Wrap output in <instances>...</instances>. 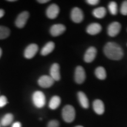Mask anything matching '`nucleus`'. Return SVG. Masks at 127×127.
<instances>
[{
	"instance_id": "31",
	"label": "nucleus",
	"mask_w": 127,
	"mask_h": 127,
	"mask_svg": "<svg viewBox=\"0 0 127 127\" xmlns=\"http://www.w3.org/2000/svg\"><path fill=\"white\" fill-rule=\"evenodd\" d=\"M1 55H2V50H1V48H0V58H1Z\"/></svg>"
},
{
	"instance_id": "29",
	"label": "nucleus",
	"mask_w": 127,
	"mask_h": 127,
	"mask_svg": "<svg viewBox=\"0 0 127 127\" xmlns=\"http://www.w3.org/2000/svg\"><path fill=\"white\" fill-rule=\"evenodd\" d=\"M5 14V11L3 9H0V18H1Z\"/></svg>"
},
{
	"instance_id": "13",
	"label": "nucleus",
	"mask_w": 127,
	"mask_h": 127,
	"mask_svg": "<svg viewBox=\"0 0 127 127\" xmlns=\"http://www.w3.org/2000/svg\"><path fill=\"white\" fill-rule=\"evenodd\" d=\"M50 77L54 81H59L61 79V75H60V65L58 64L54 63L51 66L50 71Z\"/></svg>"
},
{
	"instance_id": "8",
	"label": "nucleus",
	"mask_w": 127,
	"mask_h": 127,
	"mask_svg": "<svg viewBox=\"0 0 127 127\" xmlns=\"http://www.w3.org/2000/svg\"><path fill=\"white\" fill-rule=\"evenodd\" d=\"M86 78L85 71L81 66H78L75 71V81L77 84L83 83Z\"/></svg>"
},
{
	"instance_id": "11",
	"label": "nucleus",
	"mask_w": 127,
	"mask_h": 127,
	"mask_svg": "<svg viewBox=\"0 0 127 127\" xmlns=\"http://www.w3.org/2000/svg\"><path fill=\"white\" fill-rule=\"evenodd\" d=\"M96 52V49L95 47H91L89 48L84 55V61L87 63H92L95 58Z\"/></svg>"
},
{
	"instance_id": "14",
	"label": "nucleus",
	"mask_w": 127,
	"mask_h": 127,
	"mask_svg": "<svg viewBox=\"0 0 127 127\" xmlns=\"http://www.w3.org/2000/svg\"><path fill=\"white\" fill-rule=\"evenodd\" d=\"M93 107L94 110L98 115H102L104 113L105 107L104 103L101 100L96 99L93 102Z\"/></svg>"
},
{
	"instance_id": "33",
	"label": "nucleus",
	"mask_w": 127,
	"mask_h": 127,
	"mask_svg": "<svg viewBox=\"0 0 127 127\" xmlns=\"http://www.w3.org/2000/svg\"><path fill=\"white\" fill-rule=\"evenodd\" d=\"M84 127L81 126V125H77V126H76V127Z\"/></svg>"
},
{
	"instance_id": "27",
	"label": "nucleus",
	"mask_w": 127,
	"mask_h": 127,
	"mask_svg": "<svg viewBox=\"0 0 127 127\" xmlns=\"http://www.w3.org/2000/svg\"><path fill=\"white\" fill-rule=\"evenodd\" d=\"M86 2L91 5H95L99 2V1H98V0H87Z\"/></svg>"
},
{
	"instance_id": "6",
	"label": "nucleus",
	"mask_w": 127,
	"mask_h": 127,
	"mask_svg": "<svg viewBox=\"0 0 127 127\" xmlns=\"http://www.w3.org/2000/svg\"><path fill=\"white\" fill-rule=\"evenodd\" d=\"M38 50V46L35 44H31L27 47L24 52V55L27 59H31Z\"/></svg>"
},
{
	"instance_id": "17",
	"label": "nucleus",
	"mask_w": 127,
	"mask_h": 127,
	"mask_svg": "<svg viewBox=\"0 0 127 127\" xmlns=\"http://www.w3.org/2000/svg\"><path fill=\"white\" fill-rule=\"evenodd\" d=\"M61 102V99L60 96L55 95L51 98L50 102H49V108L52 110H55L59 107Z\"/></svg>"
},
{
	"instance_id": "22",
	"label": "nucleus",
	"mask_w": 127,
	"mask_h": 127,
	"mask_svg": "<svg viewBox=\"0 0 127 127\" xmlns=\"http://www.w3.org/2000/svg\"><path fill=\"white\" fill-rule=\"evenodd\" d=\"M10 34V30L4 26H0V39H4L8 37Z\"/></svg>"
},
{
	"instance_id": "28",
	"label": "nucleus",
	"mask_w": 127,
	"mask_h": 127,
	"mask_svg": "<svg viewBox=\"0 0 127 127\" xmlns=\"http://www.w3.org/2000/svg\"><path fill=\"white\" fill-rule=\"evenodd\" d=\"M11 127H22V124L20 122H15L12 124Z\"/></svg>"
},
{
	"instance_id": "30",
	"label": "nucleus",
	"mask_w": 127,
	"mask_h": 127,
	"mask_svg": "<svg viewBox=\"0 0 127 127\" xmlns=\"http://www.w3.org/2000/svg\"><path fill=\"white\" fill-rule=\"evenodd\" d=\"M49 0H38V2L39 3H41V4H44V3H47L48 2H49Z\"/></svg>"
},
{
	"instance_id": "32",
	"label": "nucleus",
	"mask_w": 127,
	"mask_h": 127,
	"mask_svg": "<svg viewBox=\"0 0 127 127\" xmlns=\"http://www.w3.org/2000/svg\"><path fill=\"white\" fill-rule=\"evenodd\" d=\"M9 1V2H14V1H13V0H9V1Z\"/></svg>"
},
{
	"instance_id": "7",
	"label": "nucleus",
	"mask_w": 127,
	"mask_h": 127,
	"mask_svg": "<svg viewBox=\"0 0 127 127\" xmlns=\"http://www.w3.org/2000/svg\"><path fill=\"white\" fill-rule=\"evenodd\" d=\"M54 81L50 76L42 75L38 80V84L42 88H50L53 85Z\"/></svg>"
},
{
	"instance_id": "3",
	"label": "nucleus",
	"mask_w": 127,
	"mask_h": 127,
	"mask_svg": "<svg viewBox=\"0 0 127 127\" xmlns=\"http://www.w3.org/2000/svg\"><path fill=\"white\" fill-rule=\"evenodd\" d=\"M32 101L34 105L37 108H42L46 104V98L42 91H36L32 95Z\"/></svg>"
},
{
	"instance_id": "23",
	"label": "nucleus",
	"mask_w": 127,
	"mask_h": 127,
	"mask_svg": "<svg viewBox=\"0 0 127 127\" xmlns=\"http://www.w3.org/2000/svg\"><path fill=\"white\" fill-rule=\"evenodd\" d=\"M108 9L112 15H117L118 12V6H117V3L114 1L111 2L108 5Z\"/></svg>"
},
{
	"instance_id": "5",
	"label": "nucleus",
	"mask_w": 127,
	"mask_h": 127,
	"mask_svg": "<svg viewBox=\"0 0 127 127\" xmlns=\"http://www.w3.org/2000/svg\"><path fill=\"white\" fill-rule=\"evenodd\" d=\"M84 13L80 8L75 7L72 9L71 12V18L75 23H80L84 20Z\"/></svg>"
},
{
	"instance_id": "24",
	"label": "nucleus",
	"mask_w": 127,
	"mask_h": 127,
	"mask_svg": "<svg viewBox=\"0 0 127 127\" xmlns=\"http://www.w3.org/2000/svg\"><path fill=\"white\" fill-rule=\"evenodd\" d=\"M120 11L124 15H127V1H125L121 4Z\"/></svg>"
},
{
	"instance_id": "15",
	"label": "nucleus",
	"mask_w": 127,
	"mask_h": 127,
	"mask_svg": "<svg viewBox=\"0 0 127 127\" xmlns=\"http://www.w3.org/2000/svg\"><path fill=\"white\" fill-rule=\"evenodd\" d=\"M102 30L101 25L98 23H93L88 25L87 28V32L89 34L94 35L98 34Z\"/></svg>"
},
{
	"instance_id": "26",
	"label": "nucleus",
	"mask_w": 127,
	"mask_h": 127,
	"mask_svg": "<svg viewBox=\"0 0 127 127\" xmlns=\"http://www.w3.org/2000/svg\"><path fill=\"white\" fill-rule=\"evenodd\" d=\"M60 123L58 120H51L47 124V127H59Z\"/></svg>"
},
{
	"instance_id": "2",
	"label": "nucleus",
	"mask_w": 127,
	"mask_h": 127,
	"mask_svg": "<svg viewBox=\"0 0 127 127\" xmlns=\"http://www.w3.org/2000/svg\"><path fill=\"white\" fill-rule=\"evenodd\" d=\"M62 117L64 121L67 123H71L75 118V110L70 105H67L62 110Z\"/></svg>"
},
{
	"instance_id": "1",
	"label": "nucleus",
	"mask_w": 127,
	"mask_h": 127,
	"mask_svg": "<svg viewBox=\"0 0 127 127\" xmlns=\"http://www.w3.org/2000/svg\"><path fill=\"white\" fill-rule=\"evenodd\" d=\"M104 52L107 57L112 60H120L123 57V49L115 42H108L105 45Z\"/></svg>"
},
{
	"instance_id": "9",
	"label": "nucleus",
	"mask_w": 127,
	"mask_h": 127,
	"mask_svg": "<svg viewBox=\"0 0 127 127\" xmlns=\"http://www.w3.org/2000/svg\"><path fill=\"white\" fill-rule=\"evenodd\" d=\"M60 8L55 4L50 5L46 11V15L47 17L50 19L56 18L59 14Z\"/></svg>"
},
{
	"instance_id": "16",
	"label": "nucleus",
	"mask_w": 127,
	"mask_h": 127,
	"mask_svg": "<svg viewBox=\"0 0 127 127\" xmlns=\"http://www.w3.org/2000/svg\"><path fill=\"white\" fill-rule=\"evenodd\" d=\"M79 104L84 108H88L89 107V101L86 95L83 92L79 91L77 94Z\"/></svg>"
},
{
	"instance_id": "4",
	"label": "nucleus",
	"mask_w": 127,
	"mask_h": 127,
	"mask_svg": "<svg viewBox=\"0 0 127 127\" xmlns=\"http://www.w3.org/2000/svg\"><path fill=\"white\" fill-rule=\"evenodd\" d=\"M30 14L28 11H23L20 13L16 19L15 25L19 28H23L26 24L29 18Z\"/></svg>"
},
{
	"instance_id": "25",
	"label": "nucleus",
	"mask_w": 127,
	"mask_h": 127,
	"mask_svg": "<svg viewBox=\"0 0 127 127\" xmlns=\"http://www.w3.org/2000/svg\"><path fill=\"white\" fill-rule=\"evenodd\" d=\"M8 104V99L4 95L0 96V108L5 107Z\"/></svg>"
},
{
	"instance_id": "18",
	"label": "nucleus",
	"mask_w": 127,
	"mask_h": 127,
	"mask_svg": "<svg viewBox=\"0 0 127 127\" xmlns=\"http://www.w3.org/2000/svg\"><path fill=\"white\" fill-rule=\"evenodd\" d=\"M55 48V44L52 41L48 42L45 45V46L42 48L41 51V54L44 56L48 55L51 52L53 51Z\"/></svg>"
},
{
	"instance_id": "20",
	"label": "nucleus",
	"mask_w": 127,
	"mask_h": 127,
	"mask_svg": "<svg viewBox=\"0 0 127 127\" xmlns=\"http://www.w3.org/2000/svg\"><path fill=\"white\" fill-rule=\"evenodd\" d=\"M93 15L97 18H102L107 14V10L104 7H101L95 8L93 12Z\"/></svg>"
},
{
	"instance_id": "10",
	"label": "nucleus",
	"mask_w": 127,
	"mask_h": 127,
	"mask_svg": "<svg viewBox=\"0 0 127 127\" xmlns=\"http://www.w3.org/2000/svg\"><path fill=\"white\" fill-rule=\"evenodd\" d=\"M66 30V27L65 25L63 24H55L53 25L51 27L50 32L51 35L53 36H59L62 34H63Z\"/></svg>"
},
{
	"instance_id": "19",
	"label": "nucleus",
	"mask_w": 127,
	"mask_h": 127,
	"mask_svg": "<svg viewBox=\"0 0 127 127\" xmlns=\"http://www.w3.org/2000/svg\"><path fill=\"white\" fill-rule=\"evenodd\" d=\"M14 120V115L11 113L6 114L1 120V125L2 127H7L12 123Z\"/></svg>"
},
{
	"instance_id": "21",
	"label": "nucleus",
	"mask_w": 127,
	"mask_h": 127,
	"mask_svg": "<svg viewBox=\"0 0 127 127\" xmlns=\"http://www.w3.org/2000/svg\"><path fill=\"white\" fill-rule=\"evenodd\" d=\"M95 74L97 78L101 79V80L105 79L107 77V73H106L105 69L102 66H99L96 68L95 71Z\"/></svg>"
},
{
	"instance_id": "12",
	"label": "nucleus",
	"mask_w": 127,
	"mask_h": 127,
	"mask_svg": "<svg viewBox=\"0 0 127 127\" xmlns=\"http://www.w3.org/2000/svg\"><path fill=\"white\" fill-rule=\"evenodd\" d=\"M121 25L118 22L111 23L108 27V34L110 36H115L120 32Z\"/></svg>"
}]
</instances>
